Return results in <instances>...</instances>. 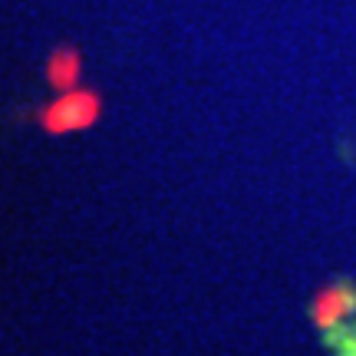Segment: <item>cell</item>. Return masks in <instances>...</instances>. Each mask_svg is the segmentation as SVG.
Returning <instances> with one entry per match:
<instances>
[{
  "instance_id": "cell-3",
  "label": "cell",
  "mask_w": 356,
  "mask_h": 356,
  "mask_svg": "<svg viewBox=\"0 0 356 356\" xmlns=\"http://www.w3.org/2000/svg\"><path fill=\"white\" fill-rule=\"evenodd\" d=\"M83 76V56H79L76 47H56L50 53V60H47V83L53 89H73Z\"/></svg>"
},
{
  "instance_id": "cell-1",
  "label": "cell",
  "mask_w": 356,
  "mask_h": 356,
  "mask_svg": "<svg viewBox=\"0 0 356 356\" xmlns=\"http://www.w3.org/2000/svg\"><path fill=\"white\" fill-rule=\"evenodd\" d=\"M102 115V96L96 89H66L60 99H53L50 106H43L37 113V122L43 132L50 136H66V132H79V129L96 126V119Z\"/></svg>"
},
{
  "instance_id": "cell-4",
  "label": "cell",
  "mask_w": 356,
  "mask_h": 356,
  "mask_svg": "<svg viewBox=\"0 0 356 356\" xmlns=\"http://www.w3.org/2000/svg\"><path fill=\"white\" fill-rule=\"evenodd\" d=\"M323 343L333 350V356H356V323H337L327 330Z\"/></svg>"
},
{
  "instance_id": "cell-2",
  "label": "cell",
  "mask_w": 356,
  "mask_h": 356,
  "mask_svg": "<svg viewBox=\"0 0 356 356\" xmlns=\"http://www.w3.org/2000/svg\"><path fill=\"white\" fill-rule=\"evenodd\" d=\"M356 310V287L350 280H337L330 287H323L317 293V300L310 307V317L320 330H330L337 323H343L350 314Z\"/></svg>"
}]
</instances>
